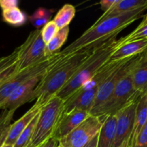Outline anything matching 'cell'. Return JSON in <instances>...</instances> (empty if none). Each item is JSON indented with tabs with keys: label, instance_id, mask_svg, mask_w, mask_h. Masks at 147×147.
<instances>
[{
	"label": "cell",
	"instance_id": "obj_1",
	"mask_svg": "<svg viewBox=\"0 0 147 147\" xmlns=\"http://www.w3.org/2000/svg\"><path fill=\"white\" fill-rule=\"evenodd\" d=\"M98 45L86 47L73 54L65 56L53 66L44 75L33 90L32 100H36L33 106L40 110L50 99L55 97L89 57L95 47Z\"/></svg>",
	"mask_w": 147,
	"mask_h": 147
},
{
	"label": "cell",
	"instance_id": "obj_2",
	"mask_svg": "<svg viewBox=\"0 0 147 147\" xmlns=\"http://www.w3.org/2000/svg\"><path fill=\"white\" fill-rule=\"evenodd\" d=\"M146 9L147 4L132 11L106 18L98 22H95L79 38L61 52L69 55L86 47L102 44L108 39L117 36L130 24L144 17L143 13Z\"/></svg>",
	"mask_w": 147,
	"mask_h": 147
},
{
	"label": "cell",
	"instance_id": "obj_3",
	"mask_svg": "<svg viewBox=\"0 0 147 147\" xmlns=\"http://www.w3.org/2000/svg\"><path fill=\"white\" fill-rule=\"evenodd\" d=\"M116 37L114 36L95 47L89 57L56 95V97L64 101L67 100L109 61L111 55L119 47V40Z\"/></svg>",
	"mask_w": 147,
	"mask_h": 147
},
{
	"label": "cell",
	"instance_id": "obj_4",
	"mask_svg": "<svg viewBox=\"0 0 147 147\" xmlns=\"http://www.w3.org/2000/svg\"><path fill=\"white\" fill-rule=\"evenodd\" d=\"M64 100L53 97L41 108L33 136L27 147H38L53 136L63 111Z\"/></svg>",
	"mask_w": 147,
	"mask_h": 147
},
{
	"label": "cell",
	"instance_id": "obj_5",
	"mask_svg": "<svg viewBox=\"0 0 147 147\" xmlns=\"http://www.w3.org/2000/svg\"><path fill=\"white\" fill-rule=\"evenodd\" d=\"M66 56L59 52L49 56L43 61L17 72L0 85V106L11 96L12 93L24 82L37 76H42L50 70L58 62Z\"/></svg>",
	"mask_w": 147,
	"mask_h": 147
},
{
	"label": "cell",
	"instance_id": "obj_6",
	"mask_svg": "<svg viewBox=\"0 0 147 147\" xmlns=\"http://www.w3.org/2000/svg\"><path fill=\"white\" fill-rule=\"evenodd\" d=\"M133 66L129 71L124 75L122 78L119 80L109 98L95 112L93 116L106 117L110 115H115L118 111L120 110L127 104L140 98L141 96L135 91L133 86L131 76V70Z\"/></svg>",
	"mask_w": 147,
	"mask_h": 147
},
{
	"label": "cell",
	"instance_id": "obj_7",
	"mask_svg": "<svg viewBox=\"0 0 147 147\" xmlns=\"http://www.w3.org/2000/svg\"><path fill=\"white\" fill-rule=\"evenodd\" d=\"M46 45L41 35V30L32 31L25 41L17 47V67L18 72L47 58L45 55Z\"/></svg>",
	"mask_w": 147,
	"mask_h": 147
},
{
	"label": "cell",
	"instance_id": "obj_8",
	"mask_svg": "<svg viewBox=\"0 0 147 147\" xmlns=\"http://www.w3.org/2000/svg\"><path fill=\"white\" fill-rule=\"evenodd\" d=\"M105 117L91 115L71 132L59 140L62 147H84L99 134Z\"/></svg>",
	"mask_w": 147,
	"mask_h": 147
},
{
	"label": "cell",
	"instance_id": "obj_9",
	"mask_svg": "<svg viewBox=\"0 0 147 147\" xmlns=\"http://www.w3.org/2000/svg\"><path fill=\"white\" fill-rule=\"evenodd\" d=\"M138 100L131 102L118 111L116 117L115 137L113 147H119L123 142L129 141L133 129L135 109Z\"/></svg>",
	"mask_w": 147,
	"mask_h": 147
},
{
	"label": "cell",
	"instance_id": "obj_10",
	"mask_svg": "<svg viewBox=\"0 0 147 147\" xmlns=\"http://www.w3.org/2000/svg\"><path fill=\"white\" fill-rule=\"evenodd\" d=\"M139 55H140L134 56L129 60H128L126 63H124L122 65L118 67L101 85V86L98 89L95 101H94L92 109L89 112L91 115L95 114V112L107 101V100L109 98L110 95L113 92L114 89L119 80L122 78L124 75H125L129 71Z\"/></svg>",
	"mask_w": 147,
	"mask_h": 147
},
{
	"label": "cell",
	"instance_id": "obj_11",
	"mask_svg": "<svg viewBox=\"0 0 147 147\" xmlns=\"http://www.w3.org/2000/svg\"><path fill=\"white\" fill-rule=\"evenodd\" d=\"M44 75L35 76L24 82L12 93L11 96L4 101V103H2L0 106V109L16 111L24 103L33 101L32 96L33 90L37 87Z\"/></svg>",
	"mask_w": 147,
	"mask_h": 147
},
{
	"label": "cell",
	"instance_id": "obj_12",
	"mask_svg": "<svg viewBox=\"0 0 147 147\" xmlns=\"http://www.w3.org/2000/svg\"><path fill=\"white\" fill-rule=\"evenodd\" d=\"M89 116V112L80 109H74L65 113L63 112L53 136L59 141L79 126Z\"/></svg>",
	"mask_w": 147,
	"mask_h": 147
},
{
	"label": "cell",
	"instance_id": "obj_13",
	"mask_svg": "<svg viewBox=\"0 0 147 147\" xmlns=\"http://www.w3.org/2000/svg\"><path fill=\"white\" fill-rule=\"evenodd\" d=\"M99 88L84 91H76L64 101L63 112H69L74 109H80L90 112Z\"/></svg>",
	"mask_w": 147,
	"mask_h": 147
},
{
	"label": "cell",
	"instance_id": "obj_14",
	"mask_svg": "<svg viewBox=\"0 0 147 147\" xmlns=\"http://www.w3.org/2000/svg\"><path fill=\"white\" fill-rule=\"evenodd\" d=\"M145 53L138 57L131 70L133 86L141 96L147 94V60Z\"/></svg>",
	"mask_w": 147,
	"mask_h": 147
},
{
	"label": "cell",
	"instance_id": "obj_15",
	"mask_svg": "<svg viewBox=\"0 0 147 147\" xmlns=\"http://www.w3.org/2000/svg\"><path fill=\"white\" fill-rule=\"evenodd\" d=\"M147 51V38L129 42L118 47L112 53L110 61H116L138 55Z\"/></svg>",
	"mask_w": 147,
	"mask_h": 147
},
{
	"label": "cell",
	"instance_id": "obj_16",
	"mask_svg": "<svg viewBox=\"0 0 147 147\" xmlns=\"http://www.w3.org/2000/svg\"><path fill=\"white\" fill-rule=\"evenodd\" d=\"M39 112H40V109H37L34 106H32L21 118L16 121L14 123H12L4 144L13 146L17 139H18L19 136L22 133L23 131L25 129V128L28 126L29 123L35 117V116Z\"/></svg>",
	"mask_w": 147,
	"mask_h": 147
},
{
	"label": "cell",
	"instance_id": "obj_17",
	"mask_svg": "<svg viewBox=\"0 0 147 147\" xmlns=\"http://www.w3.org/2000/svg\"><path fill=\"white\" fill-rule=\"evenodd\" d=\"M147 123V95L141 96L138 99L135 109L133 129L130 138L129 147L133 146L137 137Z\"/></svg>",
	"mask_w": 147,
	"mask_h": 147
},
{
	"label": "cell",
	"instance_id": "obj_18",
	"mask_svg": "<svg viewBox=\"0 0 147 147\" xmlns=\"http://www.w3.org/2000/svg\"><path fill=\"white\" fill-rule=\"evenodd\" d=\"M116 117L110 115L105 117L98 134L97 147H113L115 137Z\"/></svg>",
	"mask_w": 147,
	"mask_h": 147
},
{
	"label": "cell",
	"instance_id": "obj_19",
	"mask_svg": "<svg viewBox=\"0 0 147 147\" xmlns=\"http://www.w3.org/2000/svg\"><path fill=\"white\" fill-rule=\"evenodd\" d=\"M146 4L147 0H119L110 9L104 12V14L97 20L96 22L106 18L132 11Z\"/></svg>",
	"mask_w": 147,
	"mask_h": 147
},
{
	"label": "cell",
	"instance_id": "obj_20",
	"mask_svg": "<svg viewBox=\"0 0 147 147\" xmlns=\"http://www.w3.org/2000/svg\"><path fill=\"white\" fill-rule=\"evenodd\" d=\"M2 20L7 24L14 27H20L26 24L28 20L27 14L19 7L1 11Z\"/></svg>",
	"mask_w": 147,
	"mask_h": 147
},
{
	"label": "cell",
	"instance_id": "obj_21",
	"mask_svg": "<svg viewBox=\"0 0 147 147\" xmlns=\"http://www.w3.org/2000/svg\"><path fill=\"white\" fill-rule=\"evenodd\" d=\"M69 26L59 30L55 37L48 44H46V49H45V55L46 57H48L55 53L60 52L59 50L61 46L63 45V44L66 42L68 36H69Z\"/></svg>",
	"mask_w": 147,
	"mask_h": 147
},
{
	"label": "cell",
	"instance_id": "obj_22",
	"mask_svg": "<svg viewBox=\"0 0 147 147\" xmlns=\"http://www.w3.org/2000/svg\"><path fill=\"white\" fill-rule=\"evenodd\" d=\"M76 14V9L72 4H66L59 10L53 21L60 29L68 27Z\"/></svg>",
	"mask_w": 147,
	"mask_h": 147
},
{
	"label": "cell",
	"instance_id": "obj_23",
	"mask_svg": "<svg viewBox=\"0 0 147 147\" xmlns=\"http://www.w3.org/2000/svg\"><path fill=\"white\" fill-rule=\"evenodd\" d=\"M54 9H49L44 7H39L28 17V20L36 30H41L50 21Z\"/></svg>",
	"mask_w": 147,
	"mask_h": 147
},
{
	"label": "cell",
	"instance_id": "obj_24",
	"mask_svg": "<svg viewBox=\"0 0 147 147\" xmlns=\"http://www.w3.org/2000/svg\"><path fill=\"white\" fill-rule=\"evenodd\" d=\"M14 110L4 109L0 113V147L5 142L12 125Z\"/></svg>",
	"mask_w": 147,
	"mask_h": 147
},
{
	"label": "cell",
	"instance_id": "obj_25",
	"mask_svg": "<svg viewBox=\"0 0 147 147\" xmlns=\"http://www.w3.org/2000/svg\"><path fill=\"white\" fill-rule=\"evenodd\" d=\"M38 118L39 113L31 121V122L29 123L28 126L23 131L22 133L19 136L18 139H17L14 144L13 145V147H27L32 139V136H33L36 123H37V120H38Z\"/></svg>",
	"mask_w": 147,
	"mask_h": 147
},
{
	"label": "cell",
	"instance_id": "obj_26",
	"mask_svg": "<svg viewBox=\"0 0 147 147\" xmlns=\"http://www.w3.org/2000/svg\"><path fill=\"white\" fill-rule=\"evenodd\" d=\"M147 38V24L141 27H136L132 32L127 36L121 37L119 40V47L123 45L124 44L134 40H141V39Z\"/></svg>",
	"mask_w": 147,
	"mask_h": 147
},
{
	"label": "cell",
	"instance_id": "obj_27",
	"mask_svg": "<svg viewBox=\"0 0 147 147\" xmlns=\"http://www.w3.org/2000/svg\"><path fill=\"white\" fill-rule=\"evenodd\" d=\"M59 30V29L53 20H50L41 29V35L46 45L55 37Z\"/></svg>",
	"mask_w": 147,
	"mask_h": 147
},
{
	"label": "cell",
	"instance_id": "obj_28",
	"mask_svg": "<svg viewBox=\"0 0 147 147\" xmlns=\"http://www.w3.org/2000/svg\"><path fill=\"white\" fill-rule=\"evenodd\" d=\"M17 57H18V48L17 47L8 55L0 57V73L15 64L17 62Z\"/></svg>",
	"mask_w": 147,
	"mask_h": 147
},
{
	"label": "cell",
	"instance_id": "obj_29",
	"mask_svg": "<svg viewBox=\"0 0 147 147\" xmlns=\"http://www.w3.org/2000/svg\"><path fill=\"white\" fill-rule=\"evenodd\" d=\"M133 147H147V123L138 136Z\"/></svg>",
	"mask_w": 147,
	"mask_h": 147
},
{
	"label": "cell",
	"instance_id": "obj_30",
	"mask_svg": "<svg viewBox=\"0 0 147 147\" xmlns=\"http://www.w3.org/2000/svg\"><path fill=\"white\" fill-rule=\"evenodd\" d=\"M17 72H18V70H17V63H16L15 64L13 65L12 66H11V67H9L8 69L4 70V72L0 73V85H1L3 82L5 81L6 80H7L10 76H12V75H14V73H17Z\"/></svg>",
	"mask_w": 147,
	"mask_h": 147
},
{
	"label": "cell",
	"instance_id": "obj_31",
	"mask_svg": "<svg viewBox=\"0 0 147 147\" xmlns=\"http://www.w3.org/2000/svg\"><path fill=\"white\" fill-rule=\"evenodd\" d=\"M19 1L17 0H0V8L1 11L18 7Z\"/></svg>",
	"mask_w": 147,
	"mask_h": 147
},
{
	"label": "cell",
	"instance_id": "obj_32",
	"mask_svg": "<svg viewBox=\"0 0 147 147\" xmlns=\"http://www.w3.org/2000/svg\"><path fill=\"white\" fill-rule=\"evenodd\" d=\"M119 0H102L99 1V5H100L101 9L104 11H107L109 9H110Z\"/></svg>",
	"mask_w": 147,
	"mask_h": 147
},
{
	"label": "cell",
	"instance_id": "obj_33",
	"mask_svg": "<svg viewBox=\"0 0 147 147\" xmlns=\"http://www.w3.org/2000/svg\"><path fill=\"white\" fill-rule=\"evenodd\" d=\"M59 145V141L56 138L52 137L49 138L48 139L43 142L38 147H57Z\"/></svg>",
	"mask_w": 147,
	"mask_h": 147
},
{
	"label": "cell",
	"instance_id": "obj_34",
	"mask_svg": "<svg viewBox=\"0 0 147 147\" xmlns=\"http://www.w3.org/2000/svg\"><path fill=\"white\" fill-rule=\"evenodd\" d=\"M97 142H98V134L95 136V138L92 139L84 147H97Z\"/></svg>",
	"mask_w": 147,
	"mask_h": 147
},
{
	"label": "cell",
	"instance_id": "obj_35",
	"mask_svg": "<svg viewBox=\"0 0 147 147\" xmlns=\"http://www.w3.org/2000/svg\"><path fill=\"white\" fill-rule=\"evenodd\" d=\"M144 18H143V20L141 21V22L140 23L139 25L137 27H144V26L146 25L147 24V14L146 15H144Z\"/></svg>",
	"mask_w": 147,
	"mask_h": 147
},
{
	"label": "cell",
	"instance_id": "obj_36",
	"mask_svg": "<svg viewBox=\"0 0 147 147\" xmlns=\"http://www.w3.org/2000/svg\"><path fill=\"white\" fill-rule=\"evenodd\" d=\"M119 147H129V141H126V142H123Z\"/></svg>",
	"mask_w": 147,
	"mask_h": 147
},
{
	"label": "cell",
	"instance_id": "obj_37",
	"mask_svg": "<svg viewBox=\"0 0 147 147\" xmlns=\"http://www.w3.org/2000/svg\"><path fill=\"white\" fill-rule=\"evenodd\" d=\"M1 147H13L12 145H8V144H4L1 146Z\"/></svg>",
	"mask_w": 147,
	"mask_h": 147
},
{
	"label": "cell",
	"instance_id": "obj_38",
	"mask_svg": "<svg viewBox=\"0 0 147 147\" xmlns=\"http://www.w3.org/2000/svg\"><path fill=\"white\" fill-rule=\"evenodd\" d=\"M144 55H145V58H146V60H147V51L146 52L145 54H144Z\"/></svg>",
	"mask_w": 147,
	"mask_h": 147
},
{
	"label": "cell",
	"instance_id": "obj_39",
	"mask_svg": "<svg viewBox=\"0 0 147 147\" xmlns=\"http://www.w3.org/2000/svg\"><path fill=\"white\" fill-rule=\"evenodd\" d=\"M57 147H62V146H60V145H59V146H58Z\"/></svg>",
	"mask_w": 147,
	"mask_h": 147
},
{
	"label": "cell",
	"instance_id": "obj_40",
	"mask_svg": "<svg viewBox=\"0 0 147 147\" xmlns=\"http://www.w3.org/2000/svg\"><path fill=\"white\" fill-rule=\"evenodd\" d=\"M146 95H147V94H146Z\"/></svg>",
	"mask_w": 147,
	"mask_h": 147
}]
</instances>
